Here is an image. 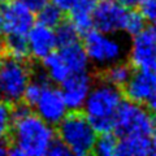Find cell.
Masks as SVG:
<instances>
[{
	"mask_svg": "<svg viewBox=\"0 0 156 156\" xmlns=\"http://www.w3.org/2000/svg\"><path fill=\"white\" fill-rule=\"evenodd\" d=\"M92 86H94V80L89 70L74 73L62 82L61 91L69 111L83 109Z\"/></svg>",
	"mask_w": 156,
	"mask_h": 156,
	"instance_id": "8fae6325",
	"label": "cell"
},
{
	"mask_svg": "<svg viewBox=\"0 0 156 156\" xmlns=\"http://www.w3.org/2000/svg\"><path fill=\"white\" fill-rule=\"evenodd\" d=\"M33 76L31 68L25 60L8 55L0 57V99L18 104Z\"/></svg>",
	"mask_w": 156,
	"mask_h": 156,
	"instance_id": "277c9868",
	"label": "cell"
},
{
	"mask_svg": "<svg viewBox=\"0 0 156 156\" xmlns=\"http://www.w3.org/2000/svg\"><path fill=\"white\" fill-rule=\"evenodd\" d=\"M5 34V30H4V20H3V12L0 9V43L3 42V37Z\"/></svg>",
	"mask_w": 156,
	"mask_h": 156,
	"instance_id": "4dcf8cb0",
	"label": "cell"
},
{
	"mask_svg": "<svg viewBox=\"0 0 156 156\" xmlns=\"http://www.w3.org/2000/svg\"><path fill=\"white\" fill-rule=\"evenodd\" d=\"M33 108L35 109L37 115L52 126L60 124L69 111L61 89H57L51 83L44 87Z\"/></svg>",
	"mask_w": 156,
	"mask_h": 156,
	"instance_id": "9c48e42d",
	"label": "cell"
},
{
	"mask_svg": "<svg viewBox=\"0 0 156 156\" xmlns=\"http://www.w3.org/2000/svg\"><path fill=\"white\" fill-rule=\"evenodd\" d=\"M139 12L143 14L146 21H156V0H143L139 4Z\"/></svg>",
	"mask_w": 156,
	"mask_h": 156,
	"instance_id": "484cf974",
	"label": "cell"
},
{
	"mask_svg": "<svg viewBox=\"0 0 156 156\" xmlns=\"http://www.w3.org/2000/svg\"><path fill=\"white\" fill-rule=\"evenodd\" d=\"M70 154H72L70 150L68 148V146L62 142L61 139H58V140L55 139V142L52 143L51 148L48 150L47 155H51V156H68Z\"/></svg>",
	"mask_w": 156,
	"mask_h": 156,
	"instance_id": "4316f807",
	"label": "cell"
},
{
	"mask_svg": "<svg viewBox=\"0 0 156 156\" xmlns=\"http://www.w3.org/2000/svg\"><path fill=\"white\" fill-rule=\"evenodd\" d=\"M154 154L152 139L146 135H124L119 140L117 155L120 156H146Z\"/></svg>",
	"mask_w": 156,
	"mask_h": 156,
	"instance_id": "5bb4252c",
	"label": "cell"
},
{
	"mask_svg": "<svg viewBox=\"0 0 156 156\" xmlns=\"http://www.w3.org/2000/svg\"><path fill=\"white\" fill-rule=\"evenodd\" d=\"M55 33H56L58 47L69 46V44H72V43L78 42L80 31L77 30L76 26L73 25L70 21H62L60 25L55 29Z\"/></svg>",
	"mask_w": 156,
	"mask_h": 156,
	"instance_id": "cb8c5ba5",
	"label": "cell"
},
{
	"mask_svg": "<svg viewBox=\"0 0 156 156\" xmlns=\"http://www.w3.org/2000/svg\"><path fill=\"white\" fill-rule=\"evenodd\" d=\"M148 107H150V111H151V113L154 115V117L156 119V96L152 100L148 103Z\"/></svg>",
	"mask_w": 156,
	"mask_h": 156,
	"instance_id": "d6a6232c",
	"label": "cell"
},
{
	"mask_svg": "<svg viewBox=\"0 0 156 156\" xmlns=\"http://www.w3.org/2000/svg\"><path fill=\"white\" fill-rule=\"evenodd\" d=\"M96 0H81L69 12L70 22L76 26L80 34H86L94 27V9Z\"/></svg>",
	"mask_w": 156,
	"mask_h": 156,
	"instance_id": "2e32d148",
	"label": "cell"
},
{
	"mask_svg": "<svg viewBox=\"0 0 156 156\" xmlns=\"http://www.w3.org/2000/svg\"><path fill=\"white\" fill-rule=\"evenodd\" d=\"M14 116L12 104L0 99V136H7L11 134Z\"/></svg>",
	"mask_w": 156,
	"mask_h": 156,
	"instance_id": "d4e9b609",
	"label": "cell"
},
{
	"mask_svg": "<svg viewBox=\"0 0 156 156\" xmlns=\"http://www.w3.org/2000/svg\"><path fill=\"white\" fill-rule=\"evenodd\" d=\"M51 2L56 4L62 12H70L81 0H51Z\"/></svg>",
	"mask_w": 156,
	"mask_h": 156,
	"instance_id": "83f0119b",
	"label": "cell"
},
{
	"mask_svg": "<svg viewBox=\"0 0 156 156\" xmlns=\"http://www.w3.org/2000/svg\"><path fill=\"white\" fill-rule=\"evenodd\" d=\"M62 13L64 12H62L56 4H53L51 2L38 12V23H42V25H44V26L56 29L62 22Z\"/></svg>",
	"mask_w": 156,
	"mask_h": 156,
	"instance_id": "44dd1931",
	"label": "cell"
},
{
	"mask_svg": "<svg viewBox=\"0 0 156 156\" xmlns=\"http://www.w3.org/2000/svg\"><path fill=\"white\" fill-rule=\"evenodd\" d=\"M9 150H11V146L7 142L5 136H0V156L9 154Z\"/></svg>",
	"mask_w": 156,
	"mask_h": 156,
	"instance_id": "f546056e",
	"label": "cell"
},
{
	"mask_svg": "<svg viewBox=\"0 0 156 156\" xmlns=\"http://www.w3.org/2000/svg\"><path fill=\"white\" fill-rule=\"evenodd\" d=\"M2 12L5 35H27L29 31L35 26L34 12L21 0H12L4 4Z\"/></svg>",
	"mask_w": 156,
	"mask_h": 156,
	"instance_id": "30bf717a",
	"label": "cell"
},
{
	"mask_svg": "<svg viewBox=\"0 0 156 156\" xmlns=\"http://www.w3.org/2000/svg\"><path fill=\"white\" fill-rule=\"evenodd\" d=\"M58 52L61 53L62 58L65 60V62L68 64L73 74L87 70L89 69V65L91 64L83 44H81L78 42L72 43L69 46L60 47L58 48Z\"/></svg>",
	"mask_w": 156,
	"mask_h": 156,
	"instance_id": "e0dca14e",
	"label": "cell"
},
{
	"mask_svg": "<svg viewBox=\"0 0 156 156\" xmlns=\"http://www.w3.org/2000/svg\"><path fill=\"white\" fill-rule=\"evenodd\" d=\"M146 18L143 17V14L138 11H134V9H129L128 14L125 17L124 21V26H122V31L126 35L134 37L136 34H139L142 30L146 29Z\"/></svg>",
	"mask_w": 156,
	"mask_h": 156,
	"instance_id": "603a6c76",
	"label": "cell"
},
{
	"mask_svg": "<svg viewBox=\"0 0 156 156\" xmlns=\"http://www.w3.org/2000/svg\"><path fill=\"white\" fill-rule=\"evenodd\" d=\"M152 150H154V154H156V130L152 135Z\"/></svg>",
	"mask_w": 156,
	"mask_h": 156,
	"instance_id": "836d02e7",
	"label": "cell"
},
{
	"mask_svg": "<svg viewBox=\"0 0 156 156\" xmlns=\"http://www.w3.org/2000/svg\"><path fill=\"white\" fill-rule=\"evenodd\" d=\"M50 80L47 78V76L44 74V72L41 73V74L33 76L31 81L29 82V85L25 90V94H23V101L25 104H27L29 107H34V104L37 103V100L39 99V96L44 90V87L50 83Z\"/></svg>",
	"mask_w": 156,
	"mask_h": 156,
	"instance_id": "ffe728a7",
	"label": "cell"
},
{
	"mask_svg": "<svg viewBox=\"0 0 156 156\" xmlns=\"http://www.w3.org/2000/svg\"><path fill=\"white\" fill-rule=\"evenodd\" d=\"M9 2H12V0H0V4H7V3H9Z\"/></svg>",
	"mask_w": 156,
	"mask_h": 156,
	"instance_id": "e575fe53",
	"label": "cell"
},
{
	"mask_svg": "<svg viewBox=\"0 0 156 156\" xmlns=\"http://www.w3.org/2000/svg\"><path fill=\"white\" fill-rule=\"evenodd\" d=\"M29 53L35 60H43L56 50L58 46L55 29L42 23L35 25L27 34Z\"/></svg>",
	"mask_w": 156,
	"mask_h": 156,
	"instance_id": "4fadbf2b",
	"label": "cell"
},
{
	"mask_svg": "<svg viewBox=\"0 0 156 156\" xmlns=\"http://www.w3.org/2000/svg\"><path fill=\"white\" fill-rule=\"evenodd\" d=\"M129 7L121 0H96L94 9V27L104 33L122 31Z\"/></svg>",
	"mask_w": 156,
	"mask_h": 156,
	"instance_id": "ba28073f",
	"label": "cell"
},
{
	"mask_svg": "<svg viewBox=\"0 0 156 156\" xmlns=\"http://www.w3.org/2000/svg\"><path fill=\"white\" fill-rule=\"evenodd\" d=\"M152 23H154V26H152V30H154V31H155V34H156V21H154Z\"/></svg>",
	"mask_w": 156,
	"mask_h": 156,
	"instance_id": "d590c367",
	"label": "cell"
},
{
	"mask_svg": "<svg viewBox=\"0 0 156 156\" xmlns=\"http://www.w3.org/2000/svg\"><path fill=\"white\" fill-rule=\"evenodd\" d=\"M121 2H122L125 5H128V7H135V5H139L143 0H121Z\"/></svg>",
	"mask_w": 156,
	"mask_h": 156,
	"instance_id": "1f68e13d",
	"label": "cell"
},
{
	"mask_svg": "<svg viewBox=\"0 0 156 156\" xmlns=\"http://www.w3.org/2000/svg\"><path fill=\"white\" fill-rule=\"evenodd\" d=\"M21 2L35 13L41 11L42 8H44L50 3V0H21Z\"/></svg>",
	"mask_w": 156,
	"mask_h": 156,
	"instance_id": "f1b7e54d",
	"label": "cell"
},
{
	"mask_svg": "<svg viewBox=\"0 0 156 156\" xmlns=\"http://www.w3.org/2000/svg\"><path fill=\"white\" fill-rule=\"evenodd\" d=\"M117 147H119V140L113 134H111V131L100 133L96 138L94 154L99 156H113L117 155Z\"/></svg>",
	"mask_w": 156,
	"mask_h": 156,
	"instance_id": "7402d4cb",
	"label": "cell"
},
{
	"mask_svg": "<svg viewBox=\"0 0 156 156\" xmlns=\"http://www.w3.org/2000/svg\"><path fill=\"white\" fill-rule=\"evenodd\" d=\"M117 135H154L156 130V119L144 104L135 101H122L116 116L115 128Z\"/></svg>",
	"mask_w": 156,
	"mask_h": 156,
	"instance_id": "8992f818",
	"label": "cell"
},
{
	"mask_svg": "<svg viewBox=\"0 0 156 156\" xmlns=\"http://www.w3.org/2000/svg\"><path fill=\"white\" fill-rule=\"evenodd\" d=\"M2 48L5 52V55L16 57V58H25L30 55L29 53V43L27 35H5L2 42Z\"/></svg>",
	"mask_w": 156,
	"mask_h": 156,
	"instance_id": "d6986e66",
	"label": "cell"
},
{
	"mask_svg": "<svg viewBox=\"0 0 156 156\" xmlns=\"http://www.w3.org/2000/svg\"><path fill=\"white\" fill-rule=\"evenodd\" d=\"M42 66L43 72L47 76L52 83L61 85L68 77H70L73 73L70 72L69 66L62 58L61 53L57 51H53L51 55H48L46 58L42 60Z\"/></svg>",
	"mask_w": 156,
	"mask_h": 156,
	"instance_id": "9a60e30c",
	"label": "cell"
},
{
	"mask_svg": "<svg viewBox=\"0 0 156 156\" xmlns=\"http://www.w3.org/2000/svg\"><path fill=\"white\" fill-rule=\"evenodd\" d=\"M128 57L135 69H156V34L152 29L131 37Z\"/></svg>",
	"mask_w": 156,
	"mask_h": 156,
	"instance_id": "52a82bcc",
	"label": "cell"
},
{
	"mask_svg": "<svg viewBox=\"0 0 156 156\" xmlns=\"http://www.w3.org/2000/svg\"><path fill=\"white\" fill-rule=\"evenodd\" d=\"M131 74H133V66L130 62L120 60L104 68L103 80L116 87L124 89L125 85L129 82Z\"/></svg>",
	"mask_w": 156,
	"mask_h": 156,
	"instance_id": "ac0fdd59",
	"label": "cell"
},
{
	"mask_svg": "<svg viewBox=\"0 0 156 156\" xmlns=\"http://www.w3.org/2000/svg\"><path fill=\"white\" fill-rule=\"evenodd\" d=\"M129 100L148 104L156 96V69H136L124 87Z\"/></svg>",
	"mask_w": 156,
	"mask_h": 156,
	"instance_id": "7c38bea8",
	"label": "cell"
},
{
	"mask_svg": "<svg viewBox=\"0 0 156 156\" xmlns=\"http://www.w3.org/2000/svg\"><path fill=\"white\" fill-rule=\"evenodd\" d=\"M12 146L11 155L16 156H42L47 155L55 142L52 125L44 121L35 112L29 109L27 104L17 105L13 109Z\"/></svg>",
	"mask_w": 156,
	"mask_h": 156,
	"instance_id": "6da1fadb",
	"label": "cell"
},
{
	"mask_svg": "<svg viewBox=\"0 0 156 156\" xmlns=\"http://www.w3.org/2000/svg\"><path fill=\"white\" fill-rule=\"evenodd\" d=\"M57 135L72 154L85 156L94 152L98 131L85 113L72 111V113H68L57 125Z\"/></svg>",
	"mask_w": 156,
	"mask_h": 156,
	"instance_id": "3957f363",
	"label": "cell"
},
{
	"mask_svg": "<svg viewBox=\"0 0 156 156\" xmlns=\"http://www.w3.org/2000/svg\"><path fill=\"white\" fill-rule=\"evenodd\" d=\"M122 101L124 94L120 87L103 80L92 86L83 105V113L98 133H107L113 130L117 112Z\"/></svg>",
	"mask_w": 156,
	"mask_h": 156,
	"instance_id": "7a4b0ae2",
	"label": "cell"
},
{
	"mask_svg": "<svg viewBox=\"0 0 156 156\" xmlns=\"http://www.w3.org/2000/svg\"><path fill=\"white\" fill-rule=\"evenodd\" d=\"M83 35V47L92 65L104 69L113 62L122 60L125 46L113 34L91 29Z\"/></svg>",
	"mask_w": 156,
	"mask_h": 156,
	"instance_id": "5b68a950",
	"label": "cell"
}]
</instances>
